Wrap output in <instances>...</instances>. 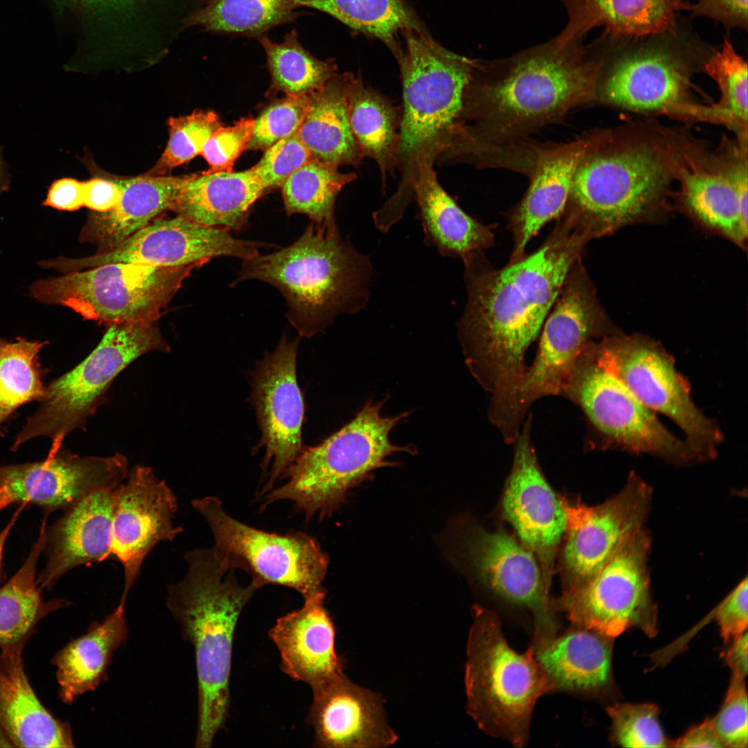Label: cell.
<instances>
[{
    "label": "cell",
    "instance_id": "12",
    "mask_svg": "<svg viewBox=\"0 0 748 748\" xmlns=\"http://www.w3.org/2000/svg\"><path fill=\"white\" fill-rule=\"evenodd\" d=\"M588 344L576 358L560 395L582 411L588 446L650 454L678 465L702 461L686 439L668 431L654 411L596 362Z\"/></svg>",
    "mask_w": 748,
    "mask_h": 748
},
{
    "label": "cell",
    "instance_id": "5",
    "mask_svg": "<svg viewBox=\"0 0 748 748\" xmlns=\"http://www.w3.org/2000/svg\"><path fill=\"white\" fill-rule=\"evenodd\" d=\"M371 272L368 259L336 225L312 222L288 247L243 260L235 282L256 279L276 287L287 301L290 323L301 337H310L337 314L365 305Z\"/></svg>",
    "mask_w": 748,
    "mask_h": 748
},
{
    "label": "cell",
    "instance_id": "57",
    "mask_svg": "<svg viewBox=\"0 0 748 748\" xmlns=\"http://www.w3.org/2000/svg\"><path fill=\"white\" fill-rule=\"evenodd\" d=\"M747 631L736 637L725 655V660L732 672V678L743 679L747 675Z\"/></svg>",
    "mask_w": 748,
    "mask_h": 748
},
{
    "label": "cell",
    "instance_id": "23",
    "mask_svg": "<svg viewBox=\"0 0 748 748\" xmlns=\"http://www.w3.org/2000/svg\"><path fill=\"white\" fill-rule=\"evenodd\" d=\"M177 497L152 469L137 465L129 472L125 483L116 489L112 531V558L124 569V588L120 601L139 575L143 562L161 541H172L183 531L173 519Z\"/></svg>",
    "mask_w": 748,
    "mask_h": 748
},
{
    "label": "cell",
    "instance_id": "43",
    "mask_svg": "<svg viewBox=\"0 0 748 748\" xmlns=\"http://www.w3.org/2000/svg\"><path fill=\"white\" fill-rule=\"evenodd\" d=\"M48 343L0 337V427L19 407L44 398L46 384L39 354Z\"/></svg>",
    "mask_w": 748,
    "mask_h": 748
},
{
    "label": "cell",
    "instance_id": "14",
    "mask_svg": "<svg viewBox=\"0 0 748 748\" xmlns=\"http://www.w3.org/2000/svg\"><path fill=\"white\" fill-rule=\"evenodd\" d=\"M588 348L643 404L677 424L702 461L715 458L722 432L693 402L688 381L660 344L643 335L616 332L591 341Z\"/></svg>",
    "mask_w": 748,
    "mask_h": 748
},
{
    "label": "cell",
    "instance_id": "35",
    "mask_svg": "<svg viewBox=\"0 0 748 748\" xmlns=\"http://www.w3.org/2000/svg\"><path fill=\"white\" fill-rule=\"evenodd\" d=\"M353 75L336 73L310 94L305 116L297 131L312 159L338 168L358 166L364 159L347 115V91Z\"/></svg>",
    "mask_w": 748,
    "mask_h": 748
},
{
    "label": "cell",
    "instance_id": "47",
    "mask_svg": "<svg viewBox=\"0 0 748 748\" xmlns=\"http://www.w3.org/2000/svg\"><path fill=\"white\" fill-rule=\"evenodd\" d=\"M310 95L291 96L267 107L255 119L247 150H266L298 131L305 116Z\"/></svg>",
    "mask_w": 748,
    "mask_h": 748
},
{
    "label": "cell",
    "instance_id": "48",
    "mask_svg": "<svg viewBox=\"0 0 748 748\" xmlns=\"http://www.w3.org/2000/svg\"><path fill=\"white\" fill-rule=\"evenodd\" d=\"M311 159L310 152L296 131L265 150L260 160L251 168L267 192L281 186L293 172Z\"/></svg>",
    "mask_w": 748,
    "mask_h": 748
},
{
    "label": "cell",
    "instance_id": "28",
    "mask_svg": "<svg viewBox=\"0 0 748 748\" xmlns=\"http://www.w3.org/2000/svg\"><path fill=\"white\" fill-rule=\"evenodd\" d=\"M324 596L305 600L303 606L278 618L269 636L281 656V668L313 688L344 673L335 650V629L323 606Z\"/></svg>",
    "mask_w": 748,
    "mask_h": 748
},
{
    "label": "cell",
    "instance_id": "10",
    "mask_svg": "<svg viewBox=\"0 0 748 748\" xmlns=\"http://www.w3.org/2000/svg\"><path fill=\"white\" fill-rule=\"evenodd\" d=\"M618 332L598 303L595 288L576 261L569 271L540 334L535 357L510 393L491 412L504 436H517L532 404L560 396L576 362L591 341Z\"/></svg>",
    "mask_w": 748,
    "mask_h": 748
},
{
    "label": "cell",
    "instance_id": "32",
    "mask_svg": "<svg viewBox=\"0 0 748 748\" xmlns=\"http://www.w3.org/2000/svg\"><path fill=\"white\" fill-rule=\"evenodd\" d=\"M188 175L170 177L145 174L131 178H113L121 188V198L112 209L91 213L80 235L82 242L98 244L100 250L115 247L172 211Z\"/></svg>",
    "mask_w": 748,
    "mask_h": 748
},
{
    "label": "cell",
    "instance_id": "26",
    "mask_svg": "<svg viewBox=\"0 0 748 748\" xmlns=\"http://www.w3.org/2000/svg\"><path fill=\"white\" fill-rule=\"evenodd\" d=\"M587 145L588 134L569 143L535 149L530 186L509 215L513 249L508 263L523 258L529 241L562 213Z\"/></svg>",
    "mask_w": 748,
    "mask_h": 748
},
{
    "label": "cell",
    "instance_id": "24",
    "mask_svg": "<svg viewBox=\"0 0 748 748\" xmlns=\"http://www.w3.org/2000/svg\"><path fill=\"white\" fill-rule=\"evenodd\" d=\"M466 537V559L478 579L499 598L532 614L533 640L556 635L555 608L533 553L502 531L475 527Z\"/></svg>",
    "mask_w": 748,
    "mask_h": 748
},
{
    "label": "cell",
    "instance_id": "56",
    "mask_svg": "<svg viewBox=\"0 0 748 748\" xmlns=\"http://www.w3.org/2000/svg\"><path fill=\"white\" fill-rule=\"evenodd\" d=\"M674 747H724L713 726L711 719L690 728L682 737L672 742Z\"/></svg>",
    "mask_w": 748,
    "mask_h": 748
},
{
    "label": "cell",
    "instance_id": "29",
    "mask_svg": "<svg viewBox=\"0 0 748 748\" xmlns=\"http://www.w3.org/2000/svg\"><path fill=\"white\" fill-rule=\"evenodd\" d=\"M612 638L576 626L529 648L553 689L594 694L612 682Z\"/></svg>",
    "mask_w": 748,
    "mask_h": 748
},
{
    "label": "cell",
    "instance_id": "31",
    "mask_svg": "<svg viewBox=\"0 0 748 748\" xmlns=\"http://www.w3.org/2000/svg\"><path fill=\"white\" fill-rule=\"evenodd\" d=\"M22 643L0 650V727L15 747H71L69 727L48 712L28 682Z\"/></svg>",
    "mask_w": 748,
    "mask_h": 748
},
{
    "label": "cell",
    "instance_id": "11",
    "mask_svg": "<svg viewBox=\"0 0 748 748\" xmlns=\"http://www.w3.org/2000/svg\"><path fill=\"white\" fill-rule=\"evenodd\" d=\"M153 350L170 351L156 321L109 326L83 361L46 384L44 398L26 419L11 450L45 436L51 441L48 454L56 453L69 433L84 428L116 376L138 357Z\"/></svg>",
    "mask_w": 748,
    "mask_h": 748
},
{
    "label": "cell",
    "instance_id": "59",
    "mask_svg": "<svg viewBox=\"0 0 748 748\" xmlns=\"http://www.w3.org/2000/svg\"><path fill=\"white\" fill-rule=\"evenodd\" d=\"M9 175L0 150V193L9 189Z\"/></svg>",
    "mask_w": 748,
    "mask_h": 748
},
{
    "label": "cell",
    "instance_id": "54",
    "mask_svg": "<svg viewBox=\"0 0 748 748\" xmlns=\"http://www.w3.org/2000/svg\"><path fill=\"white\" fill-rule=\"evenodd\" d=\"M44 206L63 211H75L84 206V183L71 177L54 180L42 203Z\"/></svg>",
    "mask_w": 748,
    "mask_h": 748
},
{
    "label": "cell",
    "instance_id": "50",
    "mask_svg": "<svg viewBox=\"0 0 748 748\" xmlns=\"http://www.w3.org/2000/svg\"><path fill=\"white\" fill-rule=\"evenodd\" d=\"M255 119L242 118L229 127L221 126L208 138L202 155L208 163L207 172H231L233 165L247 149Z\"/></svg>",
    "mask_w": 748,
    "mask_h": 748
},
{
    "label": "cell",
    "instance_id": "25",
    "mask_svg": "<svg viewBox=\"0 0 748 748\" xmlns=\"http://www.w3.org/2000/svg\"><path fill=\"white\" fill-rule=\"evenodd\" d=\"M312 690L307 720L314 729L315 747H387L398 740L379 693L357 685L344 673Z\"/></svg>",
    "mask_w": 748,
    "mask_h": 748
},
{
    "label": "cell",
    "instance_id": "4",
    "mask_svg": "<svg viewBox=\"0 0 748 748\" xmlns=\"http://www.w3.org/2000/svg\"><path fill=\"white\" fill-rule=\"evenodd\" d=\"M185 576L167 588L166 605L194 648L198 679L195 747H211L229 710L235 629L258 587L241 585L213 548L187 552Z\"/></svg>",
    "mask_w": 748,
    "mask_h": 748
},
{
    "label": "cell",
    "instance_id": "38",
    "mask_svg": "<svg viewBox=\"0 0 748 748\" xmlns=\"http://www.w3.org/2000/svg\"><path fill=\"white\" fill-rule=\"evenodd\" d=\"M299 17L292 0H201L186 17L184 26L258 39Z\"/></svg>",
    "mask_w": 748,
    "mask_h": 748
},
{
    "label": "cell",
    "instance_id": "34",
    "mask_svg": "<svg viewBox=\"0 0 748 748\" xmlns=\"http://www.w3.org/2000/svg\"><path fill=\"white\" fill-rule=\"evenodd\" d=\"M427 240L443 256L461 257L494 243L491 229L465 213L441 186L434 163H420L412 184Z\"/></svg>",
    "mask_w": 748,
    "mask_h": 748
},
{
    "label": "cell",
    "instance_id": "3",
    "mask_svg": "<svg viewBox=\"0 0 748 748\" xmlns=\"http://www.w3.org/2000/svg\"><path fill=\"white\" fill-rule=\"evenodd\" d=\"M674 181L658 123L598 130L588 134L564 211L597 238L664 215Z\"/></svg>",
    "mask_w": 748,
    "mask_h": 748
},
{
    "label": "cell",
    "instance_id": "22",
    "mask_svg": "<svg viewBox=\"0 0 748 748\" xmlns=\"http://www.w3.org/2000/svg\"><path fill=\"white\" fill-rule=\"evenodd\" d=\"M128 473L123 454L82 456L62 446L42 461L0 465V511L15 502L66 510L96 490L117 487Z\"/></svg>",
    "mask_w": 748,
    "mask_h": 748
},
{
    "label": "cell",
    "instance_id": "20",
    "mask_svg": "<svg viewBox=\"0 0 748 748\" xmlns=\"http://www.w3.org/2000/svg\"><path fill=\"white\" fill-rule=\"evenodd\" d=\"M299 339L282 337L271 353H267L251 374V401L262 432L265 454L262 467L268 477L261 493L284 477L303 450L301 429L304 402L296 379Z\"/></svg>",
    "mask_w": 748,
    "mask_h": 748
},
{
    "label": "cell",
    "instance_id": "53",
    "mask_svg": "<svg viewBox=\"0 0 748 748\" xmlns=\"http://www.w3.org/2000/svg\"><path fill=\"white\" fill-rule=\"evenodd\" d=\"M686 11L692 17H705L719 22L729 32L747 29V0H695L688 2Z\"/></svg>",
    "mask_w": 748,
    "mask_h": 748
},
{
    "label": "cell",
    "instance_id": "40",
    "mask_svg": "<svg viewBox=\"0 0 748 748\" xmlns=\"http://www.w3.org/2000/svg\"><path fill=\"white\" fill-rule=\"evenodd\" d=\"M257 39L265 53L271 88L287 96L310 95L337 73L335 62L312 55L303 46L295 30L286 33L280 42L272 41L267 35Z\"/></svg>",
    "mask_w": 748,
    "mask_h": 748
},
{
    "label": "cell",
    "instance_id": "9",
    "mask_svg": "<svg viewBox=\"0 0 748 748\" xmlns=\"http://www.w3.org/2000/svg\"><path fill=\"white\" fill-rule=\"evenodd\" d=\"M468 636L465 686L467 709L483 731L524 747L537 699L553 687L530 649L508 644L500 621L476 606Z\"/></svg>",
    "mask_w": 748,
    "mask_h": 748
},
{
    "label": "cell",
    "instance_id": "41",
    "mask_svg": "<svg viewBox=\"0 0 748 748\" xmlns=\"http://www.w3.org/2000/svg\"><path fill=\"white\" fill-rule=\"evenodd\" d=\"M296 8L324 12L386 44L397 57L398 33L418 26L403 0H292Z\"/></svg>",
    "mask_w": 748,
    "mask_h": 748
},
{
    "label": "cell",
    "instance_id": "7",
    "mask_svg": "<svg viewBox=\"0 0 748 748\" xmlns=\"http://www.w3.org/2000/svg\"><path fill=\"white\" fill-rule=\"evenodd\" d=\"M402 34L404 51L397 57L403 98L397 162L400 179L391 200L406 206L413 201L418 166L435 163L458 121L476 60L448 51L420 26Z\"/></svg>",
    "mask_w": 748,
    "mask_h": 748
},
{
    "label": "cell",
    "instance_id": "49",
    "mask_svg": "<svg viewBox=\"0 0 748 748\" xmlns=\"http://www.w3.org/2000/svg\"><path fill=\"white\" fill-rule=\"evenodd\" d=\"M747 700L745 680L732 678L719 712L711 718L724 747H747Z\"/></svg>",
    "mask_w": 748,
    "mask_h": 748
},
{
    "label": "cell",
    "instance_id": "36",
    "mask_svg": "<svg viewBox=\"0 0 748 748\" xmlns=\"http://www.w3.org/2000/svg\"><path fill=\"white\" fill-rule=\"evenodd\" d=\"M125 605L120 602L102 622L93 623L55 656L60 696L65 703L94 691L105 679L114 654L127 637Z\"/></svg>",
    "mask_w": 748,
    "mask_h": 748
},
{
    "label": "cell",
    "instance_id": "15",
    "mask_svg": "<svg viewBox=\"0 0 748 748\" xmlns=\"http://www.w3.org/2000/svg\"><path fill=\"white\" fill-rule=\"evenodd\" d=\"M208 523L215 539V555L228 570L238 568L258 588L279 585L292 588L304 599L326 596L323 581L328 558L317 540L301 533H268L243 524L226 513L218 497L191 503Z\"/></svg>",
    "mask_w": 748,
    "mask_h": 748
},
{
    "label": "cell",
    "instance_id": "44",
    "mask_svg": "<svg viewBox=\"0 0 748 748\" xmlns=\"http://www.w3.org/2000/svg\"><path fill=\"white\" fill-rule=\"evenodd\" d=\"M45 524L26 562L0 588V650L22 642L45 609L35 580L36 564L46 544Z\"/></svg>",
    "mask_w": 748,
    "mask_h": 748
},
{
    "label": "cell",
    "instance_id": "45",
    "mask_svg": "<svg viewBox=\"0 0 748 748\" xmlns=\"http://www.w3.org/2000/svg\"><path fill=\"white\" fill-rule=\"evenodd\" d=\"M169 139L155 166L147 174L163 176L175 167L201 154L211 134L222 126L212 111H194L192 114L171 117L168 121Z\"/></svg>",
    "mask_w": 748,
    "mask_h": 748
},
{
    "label": "cell",
    "instance_id": "1",
    "mask_svg": "<svg viewBox=\"0 0 748 748\" xmlns=\"http://www.w3.org/2000/svg\"><path fill=\"white\" fill-rule=\"evenodd\" d=\"M589 240L562 213L537 250L502 269L489 265L482 251L462 259L467 301L459 338L465 363L491 402L506 398L522 377L526 353Z\"/></svg>",
    "mask_w": 748,
    "mask_h": 748
},
{
    "label": "cell",
    "instance_id": "18",
    "mask_svg": "<svg viewBox=\"0 0 748 748\" xmlns=\"http://www.w3.org/2000/svg\"><path fill=\"white\" fill-rule=\"evenodd\" d=\"M652 492L648 483L631 472L621 490L598 505L560 497L566 514L560 565L562 594L589 582L619 546L643 528Z\"/></svg>",
    "mask_w": 748,
    "mask_h": 748
},
{
    "label": "cell",
    "instance_id": "55",
    "mask_svg": "<svg viewBox=\"0 0 748 748\" xmlns=\"http://www.w3.org/2000/svg\"><path fill=\"white\" fill-rule=\"evenodd\" d=\"M83 183L84 206L103 213L112 209L118 203L121 188L113 178H93Z\"/></svg>",
    "mask_w": 748,
    "mask_h": 748
},
{
    "label": "cell",
    "instance_id": "58",
    "mask_svg": "<svg viewBox=\"0 0 748 748\" xmlns=\"http://www.w3.org/2000/svg\"><path fill=\"white\" fill-rule=\"evenodd\" d=\"M26 504H25V503H22V505L17 509V510L13 515V516H12V519H10V522L8 524V525L0 533V567H1L2 553H3V547H4L6 540V539H7V537H8L9 533H10V531L11 528H12L14 524L15 523L19 514L20 513L21 510L24 508V506Z\"/></svg>",
    "mask_w": 748,
    "mask_h": 748
},
{
    "label": "cell",
    "instance_id": "37",
    "mask_svg": "<svg viewBox=\"0 0 748 748\" xmlns=\"http://www.w3.org/2000/svg\"><path fill=\"white\" fill-rule=\"evenodd\" d=\"M346 109L361 154L376 162L384 186L397 168L401 109L354 75L348 88Z\"/></svg>",
    "mask_w": 748,
    "mask_h": 748
},
{
    "label": "cell",
    "instance_id": "46",
    "mask_svg": "<svg viewBox=\"0 0 748 748\" xmlns=\"http://www.w3.org/2000/svg\"><path fill=\"white\" fill-rule=\"evenodd\" d=\"M612 720L611 740L623 747H666L668 742L653 704H615L607 709Z\"/></svg>",
    "mask_w": 748,
    "mask_h": 748
},
{
    "label": "cell",
    "instance_id": "19",
    "mask_svg": "<svg viewBox=\"0 0 748 748\" xmlns=\"http://www.w3.org/2000/svg\"><path fill=\"white\" fill-rule=\"evenodd\" d=\"M229 231L177 215L170 219L154 220L118 245L93 255L42 260L40 266L63 274L112 262L197 268L220 256L244 260L258 254L260 247L265 246L236 238Z\"/></svg>",
    "mask_w": 748,
    "mask_h": 748
},
{
    "label": "cell",
    "instance_id": "17",
    "mask_svg": "<svg viewBox=\"0 0 748 748\" xmlns=\"http://www.w3.org/2000/svg\"><path fill=\"white\" fill-rule=\"evenodd\" d=\"M651 538L643 528L630 536L598 573L554 604L576 626L614 638L630 628L650 637L657 630V608L650 591Z\"/></svg>",
    "mask_w": 748,
    "mask_h": 748
},
{
    "label": "cell",
    "instance_id": "39",
    "mask_svg": "<svg viewBox=\"0 0 748 748\" xmlns=\"http://www.w3.org/2000/svg\"><path fill=\"white\" fill-rule=\"evenodd\" d=\"M747 68L746 60L724 36L721 48L709 54L702 69L720 91L718 100L704 106L702 122L724 125L742 139H747Z\"/></svg>",
    "mask_w": 748,
    "mask_h": 748
},
{
    "label": "cell",
    "instance_id": "51",
    "mask_svg": "<svg viewBox=\"0 0 748 748\" xmlns=\"http://www.w3.org/2000/svg\"><path fill=\"white\" fill-rule=\"evenodd\" d=\"M87 14L89 19L94 20L100 26L104 24L106 28L110 26L111 31L115 30L124 33L127 30L136 28L134 25L139 23L150 8H154L158 0H71Z\"/></svg>",
    "mask_w": 748,
    "mask_h": 748
},
{
    "label": "cell",
    "instance_id": "30",
    "mask_svg": "<svg viewBox=\"0 0 748 748\" xmlns=\"http://www.w3.org/2000/svg\"><path fill=\"white\" fill-rule=\"evenodd\" d=\"M568 21L556 39L563 44L580 40L595 28L613 38H639L674 30L683 0H560Z\"/></svg>",
    "mask_w": 748,
    "mask_h": 748
},
{
    "label": "cell",
    "instance_id": "2",
    "mask_svg": "<svg viewBox=\"0 0 748 748\" xmlns=\"http://www.w3.org/2000/svg\"><path fill=\"white\" fill-rule=\"evenodd\" d=\"M598 63L581 39L554 37L508 57L475 60L450 153L477 162L488 150H515L538 129L594 101Z\"/></svg>",
    "mask_w": 748,
    "mask_h": 748
},
{
    "label": "cell",
    "instance_id": "16",
    "mask_svg": "<svg viewBox=\"0 0 748 748\" xmlns=\"http://www.w3.org/2000/svg\"><path fill=\"white\" fill-rule=\"evenodd\" d=\"M670 151L675 198L699 224L740 247L747 239L748 159L720 155L686 129L659 124Z\"/></svg>",
    "mask_w": 748,
    "mask_h": 748
},
{
    "label": "cell",
    "instance_id": "21",
    "mask_svg": "<svg viewBox=\"0 0 748 748\" xmlns=\"http://www.w3.org/2000/svg\"><path fill=\"white\" fill-rule=\"evenodd\" d=\"M515 445L512 468L502 498L504 516L520 542L537 558L550 589L554 564L566 529L560 497L540 467L532 443V416L527 415Z\"/></svg>",
    "mask_w": 748,
    "mask_h": 748
},
{
    "label": "cell",
    "instance_id": "6",
    "mask_svg": "<svg viewBox=\"0 0 748 748\" xmlns=\"http://www.w3.org/2000/svg\"><path fill=\"white\" fill-rule=\"evenodd\" d=\"M596 44L600 51H592L598 63L594 101L699 122L704 104L695 98L693 79L714 50L711 46L680 24L674 30L639 38L603 35Z\"/></svg>",
    "mask_w": 748,
    "mask_h": 748
},
{
    "label": "cell",
    "instance_id": "27",
    "mask_svg": "<svg viewBox=\"0 0 748 748\" xmlns=\"http://www.w3.org/2000/svg\"><path fill=\"white\" fill-rule=\"evenodd\" d=\"M117 487L88 495L66 510L52 527L49 537L46 535L48 558L39 579L42 587H51L75 567L112 558V518Z\"/></svg>",
    "mask_w": 748,
    "mask_h": 748
},
{
    "label": "cell",
    "instance_id": "8",
    "mask_svg": "<svg viewBox=\"0 0 748 748\" xmlns=\"http://www.w3.org/2000/svg\"><path fill=\"white\" fill-rule=\"evenodd\" d=\"M384 400H368L355 418L320 444L305 448L285 472L287 481L265 497L263 506L280 500L294 502L310 519L330 515L348 491L388 461L396 452L412 453L411 447L391 443V430L408 412L384 417Z\"/></svg>",
    "mask_w": 748,
    "mask_h": 748
},
{
    "label": "cell",
    "instance_id": "33",
    "mask_svg": "<svg viewBox=\"0 0 748 748\" xmlns=\"http://www.w3.org/2000/svg\"><path fill=\"white\" fill-rule=\"evenodd\" d=\"M265 192L251 168L191 174L172 211L203 225L240 230L247 222L251 207Z\"/></svg>",
    "mask_w": 748,
    "mask_h": 748
},
{
    "label": "cell",
    "instance_id": "13",
    "mask_svg": "<svg viewBox=\"0 0 748 748\" xmlns=\"http://www.w3.org/2000/svg\"><path fill=\"white\" fill-rule=\"evenodd\" d=\"M195 269L112 262L38 280L29 292L107 326L154 322Z\"/></svg>",
    "mask_w": 748,
    "mask_h": 748
},
{
    "label": "cell",
    "instance_id": "42",
    "mask_svg": "<svg viewBox=\"0 0 748 748\" xmlns=\"http://www.w3.org/2000/svg\"><path fill=\"white\" fill-rule=\"evenodd\" d=\"M357 178L338 167L311 159L283 184L282 194L287 215L303 213L319 225L334 226L335 204L341 190Z\"/></svg>",
    "mask_w": 748,
    "mask_h": 748
},
{
    "label": "cell",
    "instance_id": "52",
    "mask_svg": "<svg viewBox=\"0 0 748 748\" xmlns=\"http://www.w3.org/2000/svg\"><path fill=\"white\" fill-rule=\"evenodd\" d=\"M747 578L726 597L716 611V619L724 642L747 631L748 625Z\"/></svg>",
    "mask_w": 748,
    "mask_h": 748
}]
</instances>
